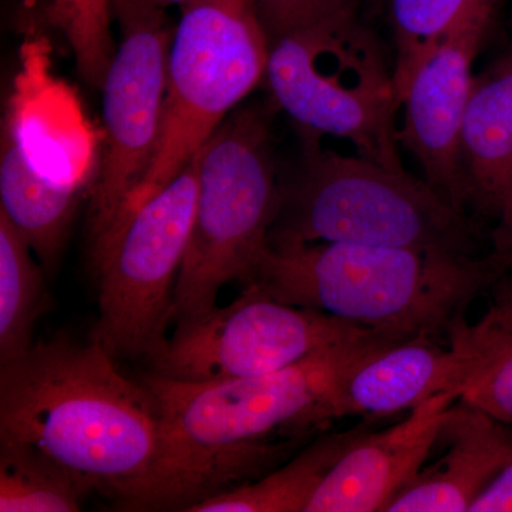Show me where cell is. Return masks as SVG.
<instances>
[{
	"instance_id": "14",
	"label": "cell",
	"mask_w": 512,
	"mask_h": 512,
	"mask_svg": "<svg viewBox=\"0 0 512 512\" xmlns=\"http://www.w3.org/2000/svg\"><path fill=\"white\" fill-rule=\"evenodd\" d=\"M443 456L423 467L384 512H468L512 458V424L458 399L440 431Z\"/></svg>"
},
{
	"instance_id": "23",
	"label": "cell",
	"mask_w": 512,
	"mask_h": 512,
	"mask_svg": "<svg viewBox=\"0 0 512 512\" xmlns=\"http://www.w3.org/2000/svg\"><path fill=\"white\" fill-rule=\"evenodd\" d=\"M356 3L359 0H254L269 42L289 30L301 28Z\"/></svg>"
},
{
	"instance_id": "12",
	"label": "cell",
	"mask_w": 512,
	"mask_h": 512,
	"mask_svg": "<svg viewBox=\"0 0 512 512\" xmlns=\"http://www.w3.org/2000/svg\"><path fill=\"white\" fill-rule=\"evenodd\" d=\"M495 10L464 20L413 77L402 103L399 141L424 171V180L466 215L470 197L460 160V128L473 84V63Z\"/></svg>"
},
{
	"instance_id": "15",
	"label": "cell",
	"mask_w": 512,
	"mask_h": 512,
	"mask_svg": "<svg viewBox=\"0 0 512 512\" xmlns=\"http://www.w3.org/2000/svg\"><path fill=\"white\" fill-rule=\"evenodd\" d=\"M39 49L36 62L28 55L5 127L36 171L82 190L93 168V131L73 93L46 73Z\"/></svg>"
},
{
	"instance_id": "16",
	"label": "cell",
	"mask_w": 512,
	"mask_h": 512,
	"mask_svg": "<svg viewBox=\"0 0 512 512\" xmlns=\"http://www.w3.org/2000/svg\"><path fill=\"white\" fill-rule=\"evenodd\" d=\"M460 160L470 205L495 220L512 180V46L474 76Z\"/></svg>"
},
{
	"instance_id": "2",
	"label": "cell",
	"mask_w": 512,
	"mask_h": 512,
	"mask_svg": "<svg viewBox=\"0 0 512 512\" xmlns=\"http://www.w3.org/2000/svg\"><path fill=\"white\" fill-rule=\"evenodd\" d=\"M0 440L37 448L116 500L153 473L163 429L153 393L103 345L56 336L0 366Z\"/></svg>"
},
{
	"instance_id": "13",
	"label": "cell",
	"mask_w": 512,
	"mask_h": 512,
	"mask_svg": "<svg viewBox=\"0 0 512 512\" xmlns=\"http://www.w3.org/2000/svg\"><path fill=\"white\" fill-rule=\"evenodd\" d=\"M458 399L456 393L437 394L389 429L365 431L330 468L305 512L386 510L423 470Z\"/></svg>"
},
{
	"instance_id": "10",
	"label": "cell",
	"mask_w": 512,
	"mask_h": 512,
	"mask_svg": "<svg viewBox=\"0 0 512 512\" xmlns=\"http://www.w3.org/2000/svg\"><path fill=\"white\" fill-rule=\"evenodd\" d=\"M123 42L103 80L106 148L90 195L92 254L143 180L160 138L174 30L164 10L120 19Z\"/></svg>"
},
{
	"instance_id": "3",
	"label": "cell",
	"mask_w": 512,
	"mask_h": 512,
	"mask_svg": "<svg viewBox=\"0 0 512 512\" xmlns=\"http://www.w3.org/2000/svg\"><path fill=\"white\" fill-rule=\"evenodd\" d=\"M507 272L491 252L269 239L247 284L394 338L447 343L467 325L473 303Z\"/></svg>"
},
{
	"instance_id": "20",
	"label": "cell",
	"mask_w": 512,
	"mask_h": 512,
	"mask_svg": "<svg viewBox=\"0 0 512 512\" xmlns=\"http://www.w3.org/2000/svg\"><path fill=\"white\" fill-rule=\"evenodd\" d=\"M90 491L37 448L0 440V512H76Z\"/></svg>"
},
{
	"instance_id": "21",
	"label": "cell",
	"mask_w": 512,
	"mask_h": 512,
	"mask_svg": "<svg viewBox=\"0 0 512 512\" xmlns=\"http://www.w3.org/2000/svg\"><path fill=\"white\" fill-rule=\"evenodd\" d=\"M500 0H389L396 60L393 73L400 107L421 64L470 16L497 12Z\"/></svg>"
},
{
	"instance_id": "18",
	"label": "cell",
	"mask_w": 512,
	"mask_h": 512,
	"mask_svg": "<svg viewBox=\"0 0 512 512\" xmlns=\"http://www.w3.org/2000/svg\"><path fill=\"white\" fill-rule=\"evenodd\" d=\"M365 431L353 429L322 437L279 470L205 498L188 511L305 512L330 468Z\"/></svg>"
},
{
	"instance_id": "24",
	"label": "cell",
	"mask_w": 512,
	"mask_h": 512,
	"mask_svg": "<svg viewBox=\"0 0 512 512\" xmlns=\"http://www.w3.org/2000/svg\"><path fill=\"white\" fill-rule=\"evenodd\" d=\"M468 512H512V458L478 495Z\"/></svg>"
},
{
	"instance_id": "11",
	"label": "cell",
	"mask_w": 512,
	"mask_h": 512,
	"mask_svg": "<svg viewBox=\"0 0 512 512\" xmlns=\"http://www.w3.org/2000/svg\"><path fill=\"white\" fill-rule=\"evenodd\" d=\"M512 339V269L498 279L493 299L474 323L447 343L414 338L356 367L339 394L342 417L409 412L441 393L464 390Z\"/></svg>"
},
{
	"instance_id": "26",
	"label": "cell",
	"mask_w": 512,
	"mask_h": 512,
	"mask_svg": "<svg viewBox=\"0 0 512 512\" xmlns=\"http://www.w3.org/2000/svg\"><path fill=\"white\" fill-rule=\"evenodd\" d=\"M190 2L192 0H110L119 20L136 13L165 10L174 5L185 6Z\"/></svg>"
},
{
	"instance_id": "17",
	"label": "cell",
	"mask_w": 512,
	"mask_h": 512,
	"mask_svg": "<svg viewBox=\"0 0 512 512\" xmlns=\"http://www.w3.org/2000/svg\"><path fill=\"white\" fill-rule=\"evenodd\" d=\"M80 192V188L56 183L36 171L3 127L0 210L28 242L46 274L52 275L59 264Z\"/></svg>"
},
{
	"instance_id": "6",
	"label": "cell",
	"mask_w": 512,
	"mask_h": 512,
	"mask_svg": "<svg viewBox=\"0 0 512 512\" xmlns=\"http://www.w3.org/2000/svg\"><path fill=\"white\" fill-rule=\"evenodd\" d=\"M268 57L269 37L254 0H192L183 6L168 55L156 154L92 262L99 261L131 215L191 163L232 110L265 79Z\"/></svg>"
},
{
	"instance_id": "7",
	"label": "cell",
	"mask_w": 512,
	"mask_h": 512,
	"mask_svg": "<svg viewBox=\"0 0 512 512\" xmlns=\"http://www.w3.org/2000/svg\"><path fill=\"white\" fill-rule=\"evenodd\" d=\"M198 190L171 322L217 308L231 282L247 284L269 245L281 201L268 119L256 107L229 114L197 153Z\"/></svg>"
},
{
	"instance_id": "8",
	"label": "cell",
	"mask_w": 512,
	"mask_h": 512,
	"mask_svg": "<svg viewBox=\"0 0 512 512\" xmlns=\"http://www.w3.org/2000/svg\"><path fill=\"white\" fill-rule=\"evenodd\" d=\"M197 156L131 215L97 264L99 318L90 338L114 359H150L167 339L197 202Z\"/></svg>"
},
{
	"instance_id": "22",
	"label": "cell",
	"mask_w": 512,
	"mask_h": 512,
	"mask_svg": "<svg viewBox=\"0 0 512 512\" xmlns=\"http://www.w3.org/2000/svg\"><path fill=\"white\" fill-rule=\"evenodd\" d=\"M460 399L512 424V339Z\"/></svg>"
},
{
	"instance_id": "25",
	"label": "cell",
	"mask_w": 512,
	"mask_h": 512,
	"mask_svg": "<svg viewBox=\"0 0 512 512\" xmlns=\"http://www.w3.org/2000/svg\"><path fill=\"white\" fill-rule=\"evenodd\" d=\"M490 232V252L508 269H512V180Z\"/></svg>"
},
{
	"instance_id": "1",
	"label": "cell",
	"mask_w": 512,
	"mask_h": 512,
	"mask_svg": "<svg viewBox=\"0 0 512 512\" xmlns=\"http://www.w3.org/2000/svg\"><path fill=\"white\" fill-rule=\"evenodd\" d=\"M406 340L387 333L326 350L296 365L212 383L144 377L160 412L163 444L153 473L117 498L126 510L188 511L264 476L291 441L335 419L338 393L360 363Z\"/></svg>"
},
{
	"instance_id": "4",
	"label": "cell",
	"mask_w": 512,
	"mask_h": 512,
	"mask_svg": "<svg viewBox=\"0 0 512 512\" xmlns=\"http://www.w3.org/2000/svg\"><path fill=\"white\" fill-rule=\"evenodd\" d=\"M302 160L281 184L271 241L340 242L478 255L467 215L426 180L320 146L301 131Z\"/></svg>"
},
{
	"instance_id": "19",
	"label": "cell",
	"mask_w": 512,
	"mask_h": 512,
	"mask_svg": "<svg viewBox=\"0 0 512 512\" xmlns=\"http://www.w3.org/2000/svg\"><path fill=\"white\" fill-rule=\"evenodd\" d=\"M0 210V365L33 345L36 320L49 306L43 266Z\"/></svg>"
},
{
	"instance_id": "9",
	"label": "cell",
	"mask_w": 512,
	"mask_h": 512,
	"mask_svg": "<svg viewBox=\"0 0 512 512\" xmlns=\"http://www.w3.org/2000/svg\"><path fill=\"white\" fill-rule=\"evenodd\" d=\"M375 329L278 301L254 284L229 305L177 323L150 357L154 373L184 383L245 379L372 338ZM392 336V335H390Z\"/></svg>"
},
{
	"instance_id": "5",
	"label": "cell",
	"mask_w": 512,
	"mask_h": 512,
	"mask_svg": "<svg viewBox=\"0 0 512 512\" xmlns=\"http://www.w3.org/2000/svg\"><path fill=\"white\" fill-rule=\"evenodd\" d=\"M264 80L301 131L345 138L357 156L404 168L393 69L359 3L272 39Z\"/></svg>"
}]
</instances>
